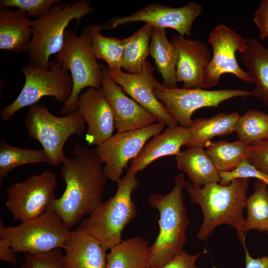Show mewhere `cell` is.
I'll list each match as a JSON object with an SVG mask.
<instances>
[{
    "label": "cell",
    "instance_id": "11",
    "mask_svg": "<svg viewBox=\"0 0 268 268\" xmlns=\"http://www.w3.org/2000/svg\"><path fill=\"white\" fill-rule=\"evenodd\" d=\"M56 185L55 173L49 170L15 182L6 190L5 206L21 222L38 217L49 209Z\"/></svg>",
    "mask_w": 268,
    "mask_h": 268
},
{
    "label": "cell",
    "instance_id": "40",
    "mask_svg": "<svg viewBox=\"0 0 268 268\" xmlns=\"http://www.w3.org/2000/svg\"><path fill=\"white\" fill-rule=\"evenodd\" d=\"M243 247L245 253V268H268V255L254 258L250 255L246 244Z\"/></svg>",
    "mask_w": 268,
    "mask_h": 268
},
{
    "label": "cell",
    "instance_id": "36",
    "mask_svg": "<svg viewBox=\"0 0 268 268\" xmlns=\"http://www.w3.org/2000/svg\"><path fill=\"white\" fill-rule=\"evenodd\" d=\"M247 159L256 169L268 176V139L249 144Z\"/></svg>",
    "mask_w": 268,
    "mask_h": 268
},
{
    "label": "cell",
    "instance_id": "37",
    "mask_svg": "<svg viewBox=\"0 0 268 268\" xmlns=\"http://www.w3.org/2000/svg\"><path fill=\"white\" fill-rule=\"evenodd\" d=\"M253 20L258 28L261 40L268 37V0H262L254 12Z\"/></svg>",
    "mask_w": 268,
    "mask_h": 268
},
{
    "label": "cell",
    "instance_id": "39",
    "mask_svg": "<svg viewBox=\"0 0 268 268\" xmlns=\"http://www.w3.org/2000/svg\"><path fill=\"white\" fill-rule=\"evenodd\" d=\"M16 253L3 231L0 228V259L15 266L17 263Z\"/></svg>",
    "mask_w": 268,
    "mask_h": 268
},
{
    "label": "cell",
    "instance_id": "7",
    "mask_svg": "<svg viewBox=\"0 0 268 268\" xmlns=\"http://www.w3.org/2000/svg\"><path fill=\"white\" fill-rule=\"evenodd\" d=\"M24 123L29 137L40 143L47 162L52 166L63 163L66 158L63 151L65 143L72 135H82L85 123L77 110L59 117L39 103L29 107Z\"/></svg>",
    "mask_w": 268,
    "mask_h": 268
},
{
    "label": "cell",
    "instance_id": "26",
    "mask_svg": "<svg viewBox=\"0 0 268 268\" xmlns=\"http://www.w3.org/2000/svg\"><path fill=\"white\" fill-rule=\"evenodd\" d=\"M240 116L236 112L228 114L221 112L209 118L193 120L188 128L190 136L186 146L203 147L213 137L231 134Z\"/></svg>",
    "mask_w": 268,
    "mask_h": 268
},
{
    "label": "cell",
    "instance_id": "3",
    "mask_svg": "<svg viewBox=\"0 0 268 268\" xmlns=\"http://www.w3.org/2000/svg\"><path fill=\"white\" fill-rule=\"evenodd\" d=\"M173 189L165 195H150L148 203L159 212V233L149 247L148 268L163 266L182 253L187 242V229L191 223L184 203L185 180L182 174L174 178Z\"/></svg>",
    "mask_w": 268,
    "mask_h": 268
},
{
    "label": "cell",
    "instance_id": "2",
    "mask_svg": "<svg viewBox=\"0 0 268 268\" xmlns=\"http://www.w3.org/2000/svg\"><path fill=\"white\" fill-rule=\"evenodd\" d=\"M248 181L249 178H236L227 186L214 182L201 187L186 181L185 189L192 202L200 205L203 215L197 235L199 240L206 241L216 227L227 224L236 230L242 246L246 244L243 212Z\"/></svg>",
    "mask_w": 268,
    "mask_h": 268
},
{
    "label": "cell",
    "instance_id": "8",
    "mask_svg": "<svg viewBox=\"0 0 268 268\" xmlns=\"http://www.w3.org/2000/svg\"><path fill=\"white\" fill-rule=\"evenodd\" d=\"M49 67L44 69L31 64L22 67L24 84L16 98L1 110L3 121L9 120L21 109L39 103L45 96L53 97L63 104L67 101L73 88L70 73L55 61L50 60Z\"/></svg>",
    "mask_w": 268,
    "mask_h": 268
},
{
    "label": "cell",
    "instance_id": "34",
    "mask_svg": "<svg viewBox=\"0 0 268 268\" xmlns=\"http://www.w3.org/2000/svg\"><path fill=\"white\" fill-rule=\"evenodd\" d=\"M62 249L40 253H26L19 268H65Z\"/></svg>",
    "mask_w": 268,
    "mask_h": 268
},
{
    "label": "cell",
    "instance_id": "29",
    "mask_svg": "<svg viewBox=\"0 0 268 268\" xmlns=\"http://www.w3.org/2000/svg\"><path fill=\"white\" fill-rule=\"evenodd\" d=\"M89 27L92 51L96 59L105 61L109 70H122L125 39L103 35L100 25Z\"/></svg>",
    "mask_w": 268,
    "mask_h": 268
},
{
    "label": "cell",
    "instance_id": "38",
    "mask_svg": "<svg viewBox=\"0 0 268 268\" xmlns=\"http://www.w3.org/2000/svg\"><path fill=\"white\" fill-rule=\"evenodd\" d=\"M206 252V250H204L195 255H191L184 251L166 265L150 268H198L197 260L201 254H205Z\"/></svg>",
    "mask_w": 268,
    "mask_h": 268
},
{
    "label": "cell",
    "instance_id": "12",
    "mask_svg": "<svg viewBox=\"0 0 268 268\" xmlns=\"http://www.w3.org/2000/svg\"><path fill=\"white\" fill-rule=\"evenodd\" d=\"M208 42L212 47V57L205 70L202 88L207 89L215 86L225 73L232 74L247 83H254L251 74L241 68L235 56L236 52L241 53L244 51L246 39L221 24L211 30Z\"/></svg>",
    "mask_w": 268,
    "mask_h": 268
},
{
    "label": "cell",
    "instance_id": "22",
    "mask_svg": "<svg viewBox=\"0 0 268 268\" xmlns=\"http://www.w3.org/2000/svg\"><path fill=\"white\" fill-rule=\"evenodd\" d=\"M240 60L254 79L252 96L268 107V49L257 39H246V46L240 53Z\"/></svg>",
    "mask_w": 268,
    "mask_h": 268
},
{
    "label": "cell",
    "instance_id": "15",
    "mask_svg": "<svg viewBox=\"0 0 268 268\" xmlns=\"http://www.w3.org/2000/svg\"><path fill=\"white\" fill-rule=\"evenodd\" d=\"M154 70L151 63L146 61L139 73H126L122 70H109V73L123 91L153 115L158 122L168 127L178 125L154 94V89L163 85L154 76Z\"/></svg>",
    "mask_w": 268,
    "mask_h": 268
},
{
    "label": "cell",
    "instance_id": "17",
    "mask_svg": "<svg viewBox=\"0 0 268 268\" xmlns=\"http://www.w3.org/2000/svg\"><path fill=\"white\" fill-rule=\"evenodd\" d=\"M76 110L87 124L85 139L89 145L98 146L113 135V113L101 88L88 87L81 93Z\"/></svg>",
    "mask_w": 268,
    "mask_h": 268
},
{
    "label": "cell",
    "instance_id": "33",
    "mask_svg": "<svg viewBox=\"0 0 268 268\" xmlns=\"http://www.w3.org/2000/svg\"><path fill=\"white\" fill-rule=\"evenodd\" d=\"M61 0H0V7H13L25 13L30 18L38 19L48 13Z\"/></svg>",
    "mask_w": 268,
    "mask_h": 268
},
{
    "label": "cell",
    "instance_id": "9",
    "mask_svg": "<svg viewBox=\"0 0 268 268\" xmlns=\"http://www.w3.org/2000/svg\"><path fill=\"white\" fill-rule=\"evenodd\" d=\"M0 228L17 253H40L64 249L71 231L55 212L49 209L16 226H5L0 219Z\"/></svg>",
    "mask_w": 268,
    "mask_h": 268
},
{
    "label": "cell",
    "instance_id": "19",
    "mask_svg": "<svg viewBox=\"0 0 268 268\" xmlns=\"http://www.w3.org/2000/svg\"><path fill=\"white\" fill-rule=\"evenodd\" d=\"M64 249L65 268H105L106 251L81 225L71 231Z\"/></svg>",
    "mask_w": 268,
    "mask_h": 268
},
{
    "label": "cell",
    "instance_id": "16",
    "mask_svg": "<svg viewBox=\"0 0 268 268\" xmlns=\"http://www.w3.org/2000/svg\"><path fill=\"white\" fill-rule=\"evenodd\" d=\"M101 89L112 109L118 132L139 130L157 121L153 115L126 95L104 65H102Z\"/></svg>",
    "mask_w": 268,
    "mask_h": 268
},
{
    "label": "cell",
    "instance_id": "21",
    "mask_svg": "<svg viewBox=\"0 0 268 268\" xmlns=\"http://www.w3.org/2000/svg\"><path fill=\"white\" fill-rule=\"evenodd\" d=\"M33 20L18 9L0 8V49L25 53L32 38Z\"/></svg>",
    "mask_w": 268,
    "mask_h": 268
},
{
    "label": "cell",
    "instance_id": "41",
    "mask_svg": "<svg viewBox=\"0 0 268 268\" xmlns=\"http://www.w3.org/2000/svg\"><path fill=\"white\" fill-rule=\"evenodd\" d=\"M267 234L268 235V229L267 230Z\"/></svg>",
    "mask_w": 268,
    "mask_h": 268
},
{
    "label": "cell",
    "instance_id": "28",
    "mask_svg": "<svg viewBox=\"0 0 268 268\" xmlns=\"http://www.w3.org/2000/svg\"><path fill=\"white\" fill-rule=\"evenodd\" d=\"M204 147L219 172L234 170L243 160L247 159L249 151V144L239 140L233 142L208 141Z\"/></svg>",
    "mask_w": 268,
    "mask_h": 268
},
{
    "label": "cell",
    "instance_id": "30",
    "mask_svg": "<svg viewBox=\"0 0 268 268\" xmlns=\"http://www.w3.org/2000/svg\"><path fill=\"white\" fill-rule=\"evenodd\" d=\"M47 162L43 149H27L12 146L3 138L0 141V184L17 167Z\"/></svg>",
    "mask_w": 268,
    "mask_h": 268
},
{
    "label": "cell",
    "instance_id": "6",
    "mask_svg": "<svg viewBox=\"0 0 268 268\" xmlns=\"http://www.w3.org/2000/svg\"><path fill=\"white\" fill-rule=\"evenodd\" d=\"M93 54L89 26L85 27L77 35L73 29L65 32L63 47L56 54L55 61L65 70L70 71L73 88L60 113L67 115L77 109L81 90L85 87L101 88L102 65Z\"/></svg>",
    "mask_w": 268,
    "mask_h": 268
},
{
    "label": "cell",
    "instance_id": "31",
    "mask_svg": "<svg viewBox=\"0 0 268 268\" xmlns=\"http://www.w3.org/2000/svg\"><path fill=\"white\" fill-rule=\"evenodd\" d=\"M254 191L247 199L244 232L246 235L251 230L267 231L268 229V188L267 185L258 180L254 185Z\"/></svg>",
    "mask_w": 268,
    "mask_h": 268
},
{
    "label": "cell",
    "instance_id": "35",
    "mask_svg": "<svg viewBox=\"0 0 268 268\" xmlns=\"http://www.w3.org/2000/svg\"><path fill=\"white\" fill-rule=\"evenodd\" d=\"M219 176L220 180L219 184L223 186L229 185L236 178H256L268 185V176L256 169L247 159L243 160L233 171L219 172Z\"/></svg>",
    "mask_w": 268,
    "mask_h": 268
},
{
    "label": "cell",
    "instance_id": "5",
    "mask_svg": "<svg viewBox=\"0 0 268 268\" xmlns=\"http://www.w3.org/2000/svg\"><path fill=\"white\" fill-rule=\"evenodd\" d=\"M93 11L91 2L87 0L62 1L53 6L45 15L33 20L32 38L25 52L30 64L49 69L50 58L62 48L70 22L75 20L77 27L81 19Z\"/></svg>",
    "mask_w": 268,
    "mask_h": 268
},
{
    "label": "cell",
    "instance_id": "25",
    "mask_svg": "<svg viewBox=\"0 0 268 268\" xmlns=\"http://www.w3.org/2000/svg\"><path fill=\"white\" fill-rule=\"evenodd\" d=\"M148 245L140 236L122 240L107 254L105 268H148Z\"/></svg>",
    "mask_w": 268,
    "mask_h": 268
},
{
    "label": "cell",
    "instance_id": "18",
    "mask_svg": "<svg viewBox=\"0 0 268 268\" xmlns=\"http://www.w3.org/2000/svg\"><path fill=\"white\" fill-rule=\"evenodd\" d=\"M171 42L178 55L177 82H182L185 89L202 88L205 70L212 57L207 44L180 35L174 36Z\"/></svg>",
    "mask_w": 268,
    "mask_h": 268
},
{
    "label": "cell",
    "instance_id": "24",
    "mask_svg": "<svg viewBox=\"0 0 268 268\" xmlns=\"http://www.w3.org/2000/svg\"><path fill=\"white\" fill-rule=\"evenodd\" d=\"M153 28L149 45L150 55L154 60L157 70L162 77V84L168 88L177 87L176 49L168 40L164 28Z\"/></svg>",
    "mask_w": 268,
    "mask_h": 268
},
{
    "label": "cell",
    "instance_id": "4",
    "mask_svg": "<svg viewBox=\"0 0 268 268\" xmlns=\"http://www.w3.org/2000/svg\"><path fill=\"white\" fill-rule=\"evenodd\" d=\"M136 174L128 170L118 181L115 195L102 202L81 223L106 251L122 241L125 227L136 215V206L132 198L139 185Z\"/></svg>",
    "mask_w": 268,
    "mask_h": 268
},
{
    "label": "cell",
    "instance_id": "1",
    "mask_svg": "<svg viewBox=\"0 0 268 268\" xmlns=\"http://www.w3.org/2000/svg\"><path fill=\"white\" fill-rule=\"evenodd\" d=\"M73 156L66 157L61 165L60 175L66 189L49 208L69 229L90 214L103 202L107 178L99 156L94 149L75 143Z\"/></svg>",
    "mask_w": 268,
    "mask_h": 268
},
{
    "label": "cell",
    "instance_id": "32",
    "mask_svg": "<svg viewBox=\"0 0 268 268\" xmlns=\"http://www.w3.org/2000/svg\"><path fill=\"white\" fill-rule=\"evenodd\" d=\"M238 140L247 144L268 139V114L251 109L240 116L235 126Z\"/></svg>",
    "mask_w": 268,
    "mask_h": 268
},
{
    "label": "cell",
    "instance_id": "27",
    "mask_svg": "<svg viewBox=\"0 0 268 268\" xmlns=\"http://www.w3.org/2000/svg\"><path fill=\"white\" fill-rule=\"evenodd\" d=\"M153 26L145 23L132 35L124 38L125 45L122 67L129 73H140L150 55L149 45Z\"/></svg>",
    "mask_w": 268,
    "mask_h": 268
},
{
    "label": "cell",
    "instance_id": "23",
    "mask_svg": "<svg viewBox=\"0 0 268 268\" xmlns=\"http://www.w3.org/2000/svg\"><path fill=\"white\" fill-rule=\"evenodd\" d=\"M177 167L186 173L191 183L203 187L219 183V172L203 147L192 146L176 156Z\"/></svg>",
    "mask_w": 268,
    "mask_h": 268
},
{
    "label": "cell",
    "instance_id": "13",
    "mask_svg": "<svg viewBox=\"0 0 268 268\" xmlns=\"http://www.w3.org/2000/svg\"><path fill=\"white\" fill-rule=\"evenodd\" d=\"M165 125L156 122L143 128L117 132L94 149L102 162L107 179L118 182L129 162L140 152L150 138L161 133Z\"/></svg>",
    "mask_w": 268,
    "mask_h": 268
},
{
    "label": "cell",
    "instance_id": "14",
    "mask_svg": "<svg viewBox=\"0 0 268 268\" xmlns=\"http://www.w3.org/2000/svg\"><path fill=\"white\" fill-rule=\"evenodd\" d=\"M201 11L202 6L195 2L180 7L152 3L128 16L113 18L100 26L101 30L111 29L132 22H144L153 27L171 28L180 35L189 37L193 23Z\"/></svg>",
    "mask_w": 268,
    "mask_h": 268
},
{
    "label": "cell",
    "instance_id": "20",
    "mask_svg": "<svg viewBox=\"0 0 268 268\" xmlns=\"http://www.w3.org/2000/svg\"><path fill=\"white\" fill-rule=\"evenodd\" d=\"M188 129L181 126L168 127L163 132L146 142L139 154L134 158L128 170L137 173L145 169L154 160L181 153V147L189 139Z\"/></svg>",
    "mask_w": 268,
    "mask_h": 268
},
{
    "label": "cell",
    "instance_id": "10",
    "mask_svg": "<svg viewBox=\"0 0 268 268\" xmlns=\"http://www.w3.org/2000/svg\"><path fill=\"white\" fill-rule=\"evenodd\" d=\"M153 93L178 124L187 129L193 123V113L200 108L217 107L222 102L237 97L252 96L251 91L246 89L168 88L163 85L154 89Z\"/></svg>",
    "mask_w": 268,
    "mask_h": 268
}]
</instances>
